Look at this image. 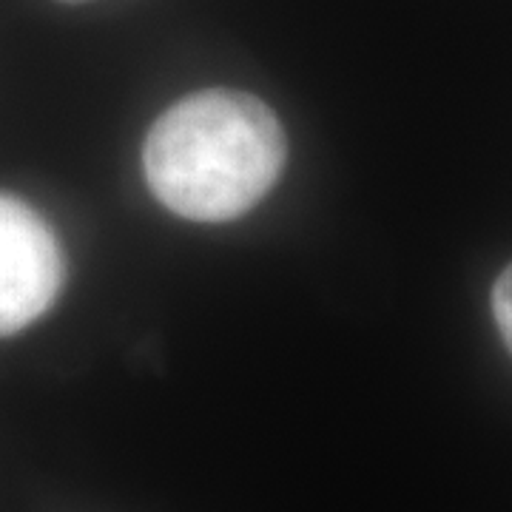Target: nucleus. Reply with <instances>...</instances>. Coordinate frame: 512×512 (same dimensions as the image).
Listing matches in <instances>:
<instances>
[{"label": "nucleus", "instance_id": "1", "mask_svg": "<svg viewBox=\"0 0 512 512\" xmlns=\"http://www.w3.org/2000/svg\"><path fill=\"white\" fill-rule=\"evenodd\" d=\"M285 157L288 140L268 103L237 89H205L154 120L143 171L168 211L194 222H231L274 188Z\"/></svg>", "mask_w": 512, "mask_h": 512}, {"label": "nucleus", "instance_id": "2", "mask_svg": "<svg viewBox=\"0 0 512 512\" xmlns=\"http://www.w3.org/2000/svg\"><path fill=\"white\" fill-rule=\"evenodd\" d=\"M63 285V251L49 222L12 194H0V336L49 311Z\"/></svg>", "mask_w": 512, "mask_h": 512}, {"label": "nucleus", "instance_id": "3", "mask_svg": "<svg viewBox=\"0 0 512 512\" xmlns=\"http://www.w3.org/2000/svg\"><path fill=\"white\" fill-rule=\"evenodd\" d=\"M493 319L504 345L512 353V262L498 274L493 285Z\"/></svg>", "mask_w": 512, "mask_h": 512}, {"label": "nucleus", "instance_id": "4", "mask_svg": "<svg viewBox=\"0 0 512 512\" xmlns=\"http://www.w3.org/2000/svg\"><path fill=\"white\" fill-rule=\"evenodd\" d=\"M60 3H69V6H77V3H89V0H60Z\"/></svg>", "mask_w": 512, "mask_h": 512}]
</instances>
